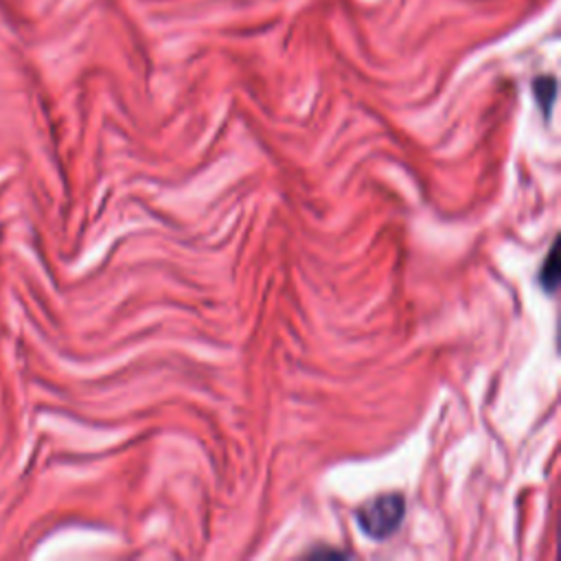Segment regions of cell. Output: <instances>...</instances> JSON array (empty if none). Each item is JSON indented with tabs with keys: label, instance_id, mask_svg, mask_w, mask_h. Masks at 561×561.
Returning <instances> with one entry per match:
<instances>
[{
	"label": "cell",
	"instance_id": "obj_1",
	"mask_svg": "<svg viewBox=\"0 0 561 561\" xmlns=\"http://www.w3.org/2000/svg\"><path fill=\"white\" fill-rule=\"evenodd\" d=\"M405 515V500L401 493H383L364 502L355 511L359 528L373 539L390 537Z\"/></svg>",
	"mask_w": 561,
	"mask_h": 561
},
{
	"label": "cell",
	"instance_id": "obj_2",
	"mask_svg": "<svg viewBox=\"0 0 561 561\" xmlns=\"http://www.w3.org/2000/svg\"><path fill=\"white\" fill-rule=\"evenodd\" d=\"M533 94H535V101L537 105L541 107V112L546 116H550V110H552V103L557 99V79L552 75H546V77H537L533 81Z\"/></svg>",
	"mask_w": 561,
	"mask_h": 561
},
{
	"label": "cell",
	"instance_id": "obj_3",
	"mask_svg": "<svg viewBox=\"0 0 561 561\" xmlns=\"http://www.w3.org/2000/svg\"><path fill=\"white\" fill-rule=\"evenodd\" d=\"M557 280H559V248L557 243L550 248L546 261H543V267L539 272V283L541 287H546L548 291H552L557 287Z\"/></svg>",
	"mask_w": 561,
	"mask_h": 561
}]
</instances>
